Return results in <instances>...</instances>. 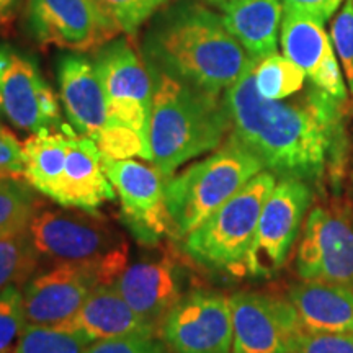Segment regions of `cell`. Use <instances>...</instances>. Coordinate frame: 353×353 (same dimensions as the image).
<instances>
[{
  "instance_id": "6da1fadb",
  "label": "cell",
  "mask_w": 353,
  "mask_h": 353,
  "mask_svg": "<svg viewBox=\"0 0 353 353\" xmlns=\"http://www.w3.org/2000/svg\"><path fill=\"white\" fill-rule=\"evenodd\" d=\"M257 65V64H255ZM231 136L275 176L317 182L342 165L345 154L342 101L309 82L294 101L267 100L254 69L224 92Z\"/></svg>"
},
{
  "instance_id": "7a4b0ae2",
  "label": "cell",
  "mask_w": 353,
  "mask_h": 353,
  "mask_svg": "<svg viewBox=\"0 0 353 353\" xmlns=\"http://www.w3.org/2000/svg\"><path fill=\"white\" fill-rule=\"evenodd\" d=\"M143 51L148 68L216 95L257 64L229 33L223 17L192 0L156 13Z\"/></svg>"
},
{
  "instance_id": "3957f363",
  "label": "cell",
  "mask_w": 353,
  "mask_h": 353,
  "mask_svg": "<svg viewBox=\"0 0 353 353\" xmlns=\"http://www.w3.org/2000/svg\"><path fill=\"white\" fill-rule=\"evenodd\" d=\"M154 81L149 123L151 162L165 179L201 154L213 151L231 131V118L219 95L151 69Z\"/></svg>"
},
{
  "instance_id": "277c9868",
  "label": "cell",
  "mask_w": 353,
  "mask_h": 353,
  "mask_svg": "<svg viewBox=\"0 0 353 353\" xmlns=\"http://www.w3.org/2000/svg\"><path fill=\"white\" fill-rule=\"evenodd\" d=\"M265 167L229 136L218 151L165 180V203L174 239L182 241L236 195Z\"/></svg>"
},
{
  "instance_id": "5b68a950",
  "label": "cell",
  "mask_w": 353,
  "mask_h": 353,
  "mask_svg": "<svg viewBox=\"0 0 353 353\" xmlns=\"http://www.w3.org/2000/svg\"><path fill=\"white\" fill-rule=\"evenodd\" d=\"M28 231L41 259L52 263L97 265L113 280L130 259L125 236L97 211L43 206L28 224Z\"/></svg>"
},
{
  "instance_id": "8992f818",
  "label": "cell",
  "mask_w": 353,
  "mask_h": 353,
  "mask_svg": "<svg viewBox=\"0 0 353 353\" xmlns=\"http://www.w3.org/2000/svg\"><path fill=\"white\" fill-rule=\"evenodd\" d=\"M275 185L276 176L268 170L250 179L231 200L183 237V252L211 270L245 272V257L259 218Z\"/></svg>"
},
{
  "instance_id": "52a82bcc",
  "label": "cell",
  "mask_w": 353,
  "mask_h": 353,
  "mask_svg": "<svg viewBox=\"0 0 353 353\" xmlns=\"http://www.w3.org/2000/svg\"><path fill=\"white\" fill-rule=\"evenodd\" d=\"M56 74L65 117L79 134L94 141L107 157L151 161L149 143L110 118L107 97L94 59L70 51L59 57Z\"/></svg>"
},
{
  "instance_id": "ba28073f",
  "label": "cell",
  "mask_w": 353,
  "mask_h": 353,
  "mask_svg": "<svg viewBox=\"0 0 353 353\" xmlns=\"http://www.w3.org/2000/svg\"><path fill=\"white\" fill-rule=\"evenodd\" d=\"M92 59L107 97L110 118L149 143L154 81L145 61L128 39L105 43Z\"/></svg>"
},
{
  "instance_id": "9c48e42d",
  "label": "cell",
  "mask_w": 353,
  "mask_h": 353,
  "mask_svg": "<svg viewBox=\"0 0 353 353\" xmlns=\"http://www.w3.org/2000/svg\"><path fill=\"white\" fill-rule=\"evenodd\" d=\"M101 165L120 200L125 226L141 245L156 247L162 237H174L165 203L167 179L156 167L103 154Z\"/></svg>"
},
{
  "instance_id": "30bf717a",
  "label": "cell",
  "mask_w": 353,
  "mask_h": 353,
  "mask_svg": "<svg viewBox=\"0 0 353 353\" xmlns=\"http://www.w3.org/2000/svg\"><path fill=\"white\" fill-rule=\"evenodd\" d=\"M311 201L312 192L307 182L291 176L278 180L265 201L252 244L247 252V273L270 278L281 270Z\"/></svg>"
},
{
  "instance_id": "8fae6325",
  "label": "cell",
  "mask_w": 353,
  "mask_h": 353,
  "mask_svg": "<svg viewBox=\"0 0 353 353\" xmlns=\"http://www.w3.org/2000/svg\"><path fill=\"white\" fill-rule=\"evenodd\" d=\"M101 267L54 263L34 273L21 288L25 322L30 325H61L68 322L99 285L113 283Z\"/></svg>"
},
{
  "instance_id": "7c38bea8",
  "label": "cell",
  "mask_w": 353,
  "mask_h": 353,
  "mask_svg": "<svg viewBox=\"0 0 353 353\" xmlns=\"http://www.w3.org/2000/svg\"><path fill=\"white\" fill-rule=\"evenodd\" d=\"M161 335L172 353H232L229 298L214 291L183 294L162 322Z\"/></svg>"
},
{
  "instance_id": "4fadbf2b",
  "label": "cell",
  "mask_w": 353,
  "mask_h": 353,
  "mask_svg": "<svg viewBox=\"0 0 353 353\" xmlns=\"http://www.w3.org/2000/svg\"><path fill=\"white\" fill-rule=\"evenodd\" d=\"M296 270L304 280L353 288V223L339 208L316 206L304 221Z\"/></svg>"
},
{
  "instance_id": "5bb4252c",
  "label": "cell",
  "mask_w": 353,
  "mask_h": 353,
  "mask_svg": "<svg viewBox=\"0 0 353 353\" xmlns=\"http://www.w3.org/2000/svg\"><path fill=\"white\" fill-rule=\"evenodd\" d=\"M26 19L39 44L76 52L97 50L120 33L94 0H28Z\"/></svg>"
},
{
  "instance_id": "9a60e30c",
  "label": "cell",
  "mask_w": 353,
  "mask_h": 353,
  "mask_svg": "<svg viewBox=\"0 0 353 353\" xmlns=\"http://www.w3.org/2000/svg\"><path fill=\"white\" fill-rule=\"evenodd\" d=\"M232 353H288L303 329L290 299L263 293H236L229 298Z\"/></svg>"
},
{
  "instance_id": "2e32d148",
  "label": "cell",
  "mask_w": 353,
  "mask_h": 353,
  "mask_svg": "<svg viewBox=\"0 0 353 353\" xmlns=\"http://www.w3.org/2000/svg\"><path fill=\"white\" fill-rule=\"evenodd\" d=\"M2 114L19 130L32 134L59 128V103L30 56L10 48V59L0 77Z\"/></svg>"
},
{
  "instance_id": "e0dca14e",
  "label": "cell",
  "mask_w": 353,
  "mask_h": 353,
  "mask_svg": "<svg viewBox=\"0 0 353 353\" xmlns=\"http://www.w3.org/2000/svg\"><path fill=\"white\" fill-rule=\"evenodd\" d=\"M180 265L165 252L148 254L128 263L114 280V288L156 330L183 298Z\"/></svg>"
},
{
  "instance_id": "ac0fdd59",
  "label": "cell",
  "mask_w": 353,
  "mask_h": 353,
  "mask_svg": "<svg viewBox=\"0 0 353 353\" xmlns=\"http://www.w3.org/2000/svg\"><path fill=\"white\" fill-rule=\"evenodd\" d=\"M280 44L283 56L304 70L309 82L334 99L345 101L347 85L335 57L332 39H329L322 23L283 10Z\"/></svg>"
},
{
  "instance_id": "d6986e66",
  "label": "cell",
  "mask_w": 353,
  "mask_h": 353,
  "mask_svg": "<svg viewBox=\"0 0 353 353\" xmlns=\"http://www.w3.org/2000/svg\"><path fill=\"white\" fill-rule=\"evenodd\" d=\"M117 198L94 141L69 132L68 154L51 200L64 208L97 211Z\"/></svg>"
},
{
  "instance_id": "ffe728a7",
  "label": "cell",
  "mask_w": 353,
  "mask_h": 353,
  "mask_svg": "<svg viewBox=\"0 0 353 353\" xmlns=\"http://www.w3.org/2000/svg\"><path fill=\"white\" fill-rule=\"evenodd\" d=\"M59 327L81 330L92 341L121 337V335L130 334H157V330L125 301L113 283L97 286L76 312V316L70 317Z\"/></svg>"
},
{
  "instance_id": "44dd1931",
  "label": "cell",
  "mask_w": 353,
  "mask_h": 353,
  "mask_svg": "<svg viewBox=\"0 0 353 353\" xmlns=\"http://www.w3.org/2000/svg\"><path fill=\"white\" fill-rule=\"evenodd\" d=\"M219 8L229 33L254 61L276 54L283 20L281 0H229Z\"/></svg>"
},
{
  "instance_id": "7402d4cb",
  "label": "cell",
  "mask_w": 353,
  "mask_h": 353,
  "mask_svg": "<svg viewBox=\"0 0 353 353\" xmlns=\"http://www.w3.org/2000/svg\"><path fill=\"white\" fill-rule=\"evenodd\" d=\"M290 301L307 330H353V288L341 283L304 280L290 290Z\"/></svg>"
},
{
  "instance_id": "603a6c76",
  "label": "cell",
  "mask_w": 353,
  "mask_h": 353,
  "mask_svg": "<svg viewBox=\"0 0 353 353\" xmlns=\"http://www.w3.org/2000/svg\"><path fill=\"white\" fill-rule=\"evenodd\" d=\"M41 196L20 175H0V236L28 228L44 206Z\"/></svg>"
},
{
  "instance_id": "cb8c5ba5",
  "label": "cell",
  "mask_w": 353,
  "mask_h": 353,
  "mask_svg": "<svg viewBox=\"0 0 353 353\" xmlns=\"http://www.w3.org/2000/svg\"><path fill=\"white\" fill-rule=\"evenodd\" d=\"M28 228L0 236V293L10 286H21L30 280L39 265Z\"/></svg>"
},
{
  "instance_id": "d4e9b609",
  "label": "cell",
  "mask_w": 353,
  "mask_h": 353,
  "mask_svg": "<svg viewBox=\"0 0 353 353\" xmlns=\"http://www.w3.org/2000/svg\"><path fill=\"white\" fill-rule=\"evenodd\" d=\"M306 74L286 56L272 54L254 68L255 88L263 99L283 100L303 90Z\"/></svg>"
},
{
  "instance_id": "484cf974",
  "label": "cell",
  "mask_w": 353,
  "mask_h": 353,
  "mask_svg": "<svg viewBox=\"0 0 353 353\" xmlns=\"http://www.w3.org/2000/svg\"><path fill=\"white\" fill-rule=\"evenodd\" d=\"M92 342L81 330L26 324L12 353H83Z\"/></svg>"
},
{
  "instance_id": "4316f807",
  "label": "cell",
  "mask_w": 353,
  "mask_h": 353,
  "mask_svg": "<svg viewBox=\"0 0 353 353\" xmlns=\"http://www.w3.org/2000/svg\"><path fill=\"white\" fill-rule=\"evenodd\" d=\"M120 33L136 34L169 0H94Z\"/></svg>"
},
{
  "instance_id": "83f0119b",
  "label": "cell",
  "mask_w": 353,
  "mask_h": 353,
  "mask_svg": "<svg viewBox=\"0 0 353 353\" xmlns=\"http://www.w3.org/2000/svg\"><path fill=\"white\" fill-rule=\"evenodd\" d=\"M25 325L21 286H10L0 293V353H12Z\"/></svg>"
},
{
  "instance_id": "f1b7e54d",
  "label": "cell",
  "mask_w": 353,
  "mask_h": 353,
  "mask_svg": "<svg viewBox=\"0 0 353 353\" xmlns=\"http://www.w3.org/2000/svg\"><path fill=\"white\" fill-rule=\"evenodd\" d=\"M288 353H353V330L329 332L303 327L291 341Z\"/></svg>"
},
{
  "instance_id": "f546056e",
  "label": "cell",
  "mask_w": 353,
  "mask_h": 353,
  "mask_svg": "<svg viewBox=\"0 0 353 353\" xmlns=\"http://www.w3.org/2000/svg\"><path fill=\"white\" fill-rule=\"evenodd\" d=\"M330 38L341 59L348 88L353 94V0H347L345 6L334 19L330 26Z\"/></svg>"
},
{
  "instance_id": "4dcf8cb0",
  "label": "cell",
  "mask_w": 353,
  "mask_h": 353,
  "mask_svg": "<svg viewBox=\"0 0 353 353\" xmlns=\"http://www.w3.org/2000/svg\"><path fill=\"white\" fill-rule=\"evenodd\" d=\"M83 353H167V345L152 334H130L92 342Z\"/></svg>"
},
{
  "instance_id": "1f68e13d",
  "label": "cell",
  "mask_w": 353,
  "mask_h": 353,
  "mask_svg": "<svg viewBox=\"0 0 353 353\" xmlns=\"http://www.w3.org/2000/svg\"><path fill=\"white\" fill-rule=\"evenodd\" d=\"M281 2L285 12L296 13L324 25L339 10L343 0H281Z\"/></svg>"
},
{
  "instance_id": "d6a6232c",
  "label": "cell",
  "mask_w": 353,
  "mask_h": 353,
  "mask_svg": "<svg viewBox=\"0 0 353 353\" xmlns=\"http://www.w3.org/2000/svg\"><path fill=\"white\" fill-rule=\"evenodd\" d=\"M23 154L21 143L6 126L0 125V175H21Z\"/></svg>"
},
{
  "instance_id": "836d02e7",
  "label": "cell",
  "mask_w": 353,
  "mask_h": 353,
  "mask_svg": "<svg viewBox=\"0 0 353 353\" xmlns=\"http://www.w3.org/2000/svg\"><path fill=\"white\" fill-rule=\"evenodd\" d=\"M21 0H0V23H7L20 10Z\"/></svg>"
},
{
  "instance_id": "e575fe53",
  "label": "cell",
  "mask_w": 353,
  "mask_h": 353,
  "mask_svg": "<svg viewBox=\"0 0 353 353\" xmlns=\"http://www.w3.org/2000/svg\"><path fill=\"white\" fill-rule=\"evenodd\" d=\"M205 2L211 3V6H216V7H219V6H223L224 2H229V0H205Z\"/></svg>"
},
{
  "instance_id": "d590c367",
  "label": "cell",
  "mask_w": 353,
  "mask_h": 353,
  "mask_svg": "<svg viewBox=\"0 0 353 353\" xmlns=\"http://www.w3.org/2000/svg\"><path fill=\"white\" fill-rule=\"evenodd\" d=\"M0 114H2V99H0Z\"/></svg>"
}]
</instances>
